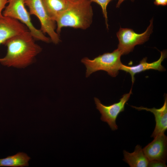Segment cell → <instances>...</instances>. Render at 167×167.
<instances>
[{
  "mask_svg": "<svg viewBox=\"0 0 167 167\" xmlns=\"http://www.w3.org/2000/svg\"><path fill=\"white\" fill-rule=\"evenodd\" d=\"M29 31L14 36L3 44L7 47L6 56L0 58L4 66L24 67L28 66L41 51V47L35 43Z\"/></svg>",
  "mask_w": 167,
  "mask_h": 167,
  "instance_id": "obj_1",
  "label": "cell"
},
{
  "mask_svg": "<svg viewBox=\"0 0 167 167\" xmlns=\"http://www.w3.org/2000/svg\"><path fill=\"white\" fill-rule=\"evenodd\" d=\"M89 0H70L66 9L57 19L56 32L59 34L63 27L85 30L91 25L93 15Z\"/></svg>",
  "mask_w": 167,
  "mask_h": 167,
  "instance_id": "obj_2",
  "label": "cell"
},
{
  "mask_svg": "<svg viewBox=\"0 0 167 167\" xmlns=\"http://www.w3.org/2000/svg\"><path fill=\"white\" fill-rule=\"evenodd\" d=\"M121 55V53L117 49L111 53H104L92 60L87 57L83 58L81 62L87 68L86 77L100 70L106 71L111 76L116 77L122 64L120 59Z\"/></svg>",
  "mask_w": 167,
  "mask_h": 167,
  "instance_id": "obj_3",
  "label": "cell"
},
{
  "mask_svg": "<svg viewBox=\"0 0 167 167\" xmlns=\"http://www.w3.org/2000/svg\"><path fill=\"white\" fill-rule=\"evenodd\" d=\"M8 5L3 12V16L14 19L24 24L35 40L46 43L51 41L49 37L36 28L32 22L30 14L25 7L24 0H8Z\"/></svg>",
  "mask_w": 167,
  "mask_h": 167,
  "instance_id": "obj_4",
  "label": "cell"
},
{
  "mask_svg": "<svg viewBox=\"0 0 167 167\" xmlns=\"http://www.w3.org/2000/svg\"><path fill=\"white\" fill-rule=\"evenodd\" d=\"M153 21L152 19L146 30L141 34L135 32L131 29L120 28L116 34L119 41L117 49L122 55L129 54L135 45L142 44L148 40L152 32Z\"/></svg>",
  "mask_w": 167,
  "mask_h": 167,
  "instance_id": "obj_5",
  "label": "cell"
},
{
  "mask_svg": "<svg viewBox=\"0 0 167 167\" xmlns=\"http://www.w3.org/2000/svg\"><path fill=\"white\" fill-rule=\"evenodd\" d=\"M24 3L29 8L30 15H35L39 19L40 30L44 33H47L54 43L58 44L61 40L59 34L55 31L56 22L48 16L42 0H24Z\"/></svg>",
  "mask_w": 167,
  "mask_h": 167,
  "instance_id": "obj_6",
  "label": "cell"
},
{
  "mask_svg": "<svg viewBox=\"0 0 167 167\" xmlns=\"http://www.w3.org/2000/svg\"><path fill=\"white\" fill-rule=\"evenodd\" d=\"M132 89L131 88L129 93L124 94L119 102L109 105L103 104L96 97L94 98L96 108L101 114V119L107 122L112 131L118 129L116 123V119L119 114L124 111L125 104L132 93Z\"/></svg>",
  "mask_w": 167,
  "mask_h": 167,
  "instance_id": "obj_7",
  "label": "cell"
},
{
  "mask_svg": "<svg viewBox=\"0 0 167 167\" xmlns=\"http://www.w3.org/2000/svg\"><path fill=\"white\" fill-rule=\"evenodd\" d=\"M149 161L160 160L166 163L167 157V137L164 133L160 134L143 149Z\"/></svg>",
  "mask_w": 167,
  "mask_h": 167,
  "instance_id": "obj_8",
  "label": "cell"
},
{
  "mask_svg": "<svg viewBox=\"0 0 167 167\" xmlns=\"http://www.w3.org/2000/svg\"><path fill=\"white\" fill-rule=\"evenodd\" d=\"M28 31L27 27L17 20L3 15L0 17V44L11 37Z\"/></svg>",
  "mask_w": 167,
  "mask_h": 167,
  "instance_id": "obj_9",
  "label": "cell"
},
{
  "mask_svg": "<svg viewBox=\"0 0 167 167\" xmlns=\"http://www.w3.org/2000/svg\"><path fill=\"white\" fill-rule=\"evenodd\" d=\"M161 56L156 61L152 63H148L147 61V58H143L139 62V63L136 65L127 66L122 64L120 70H122L127 73H129L131 77L132 84L135 80V74L149 70H157L159 71H164L165 69L161 65L162 62L166 57L167 53L165 50L161 52Z\"/></svg>",
  "mask_w": 167,
  "mask_h": 167,
  "instance_id": "obj_10",
  "label": "cell"
},
{
  "mask_svg": "<svg viewBox=\"0 0 167 167\" xmlns=\"http://www.w3.org/2000/svg\"><path fill=\"white\" fill-rule=\"evenodd\" d=\"M138 110H145L152 112L154 114L156 122V126L151 136L155 138L157 135L164 133L167 129V97L165 96V101L162 107L159 109L154 107L148 108L142 106L137 107L131 106Z\"/></svg>",
  "mask_w": 167,
  "mask_h": 167,
  "instance_id": "obj_11",
  "label": "cell"
},
{
  "mask_svg": "<svg viewBox=\"0 0 167 167\" xmlns=\"http://www.w3.org/2000/svg\"><path fill=\"white\" fill-rule=\"evenodd\" d=\"M123 161L131 167H147L149 161L145 156L142 147L137 145L134 151L130 153L123 151Z\"/></svg>",
  "mask_w": 167,
  "mask_h": 167,
  "instance_id": "obj_12",
  "label": "cell"
},
{
  "mask_svg": "<svg viewBox=\"0 0 167 167\" xmlns=\"http://www.w3.org/2000/svg\"><path fill=\"white\" fill-rule=\"evenodd\" d=\"M42 1L48 16L55 22L67 8L70 0H42Z\"/></svg>",
  "mask_w": 167,
  "mask_h": 167,
  "instance_id": "obj_13",
  "label": "cell"
},
{
  "mask_svg": "<svg viewBox=\"0 0 167 167\" xmlns=\"http://www.w3.org/2000/svg\"><path fill=\"white\" fill-rule=\"evenodd\" d=\"M30 158L25 153L19 152L15 155L9 156L6 158L0 159V166H28V162Z\"/></svg>",
  "mask_w": 167,
  "mask_h": 167,
  "instance_id": "obj_14",
  "label": "cell"
},
{
  "mask_svg": "<svg viewBox=\"0 0 167 167\" xmlns=\"http://www.w3.org/2000/svg\"><path fill=\"white\" fill-rule=\"evenodd\" d=\"M91 2L96 3L99 5L102 10L104 17L105 18V24L107 29H108V18L107 15V7L109 3L112 0H89Z\"/></svg>",
  "mask_w": 167,
  "mask_h": 167,
  "instance_id": "obj_15",
  "label": "cell"
},
{
  "mask_svg": "<svg viewBox=\"0 0 167 167\" xmlns=\"http://www.w3.org/2000/svg\"><path fill=\"white\" fill-rule=\"evenodd\" d=\"M166 162L157 160L149 161L148 167H166Z\"/></svg>",
  "mask_w": 167,
  "mask_h": 167,
  "instance_id": "obj_16",
  "label": "cell"
},
{
  "mask_svg": "<svg viewBox=\"0 0 167 167\" xmlns=\"http://www.w3.org/2000/svg\"><path fill=\"white\" fill-rule=\"evenodd\" d=\"M8 0H0V17L3 15L2 14V10L5 8L6 4L8 3Z\"/></svg>",
  "mask_w": 167,
  "mask_h": 167,
  "instance_id": "obj_17",
  "label": "cell"
},
{
  "mask_svg": "<svg viewBox=\"0 0 167 167\" xmlns=\"http://www.w3.org/2000/svg\"><path fill=\"white\" fill-rule=\"evenodd\" d=\"M154 3L157 6H165L167 5V0H155Z\"/></svg>",
  "mask_w": 167,
  "mask_h": 167,
  "instance_id": "obj_18",
  "label": "cell"
},
{
  "mask_svg": "<svg viewBox=\"0 0 167 167\" xmlns=\"http://www.w3.org/2000/svg\"><path fill=\"white\" fill-rule=\"evenodd\" d=\"M125 0H118V2L116 5V7H119L120 5L121 4V3ZM132 1H133L134 0H131Z\"/></svg>",
  "mask_w": 167,
  "mask_h": 167,
  "instance_id": "obj_19",
  "label": "cell"
}]
</instances>
